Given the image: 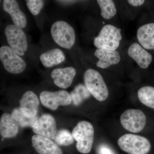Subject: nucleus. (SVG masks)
<instances>
[{
  "instance_id": "ddd939ff",
  "label": "nucleus",
  "mask_w": 154,
  "mask_h": 154,
  "mask_svg": "<svg viewBox=\"0 0 154 154\" xmlns=\"http://www.w3.org/2000/svg\"><path fill=\"white\" fill-rule=\"evenodd\" d=\"M39 100L36 94L28 91L23 94L19 102V108L22 113L28 118L36 117L38 112Z\"/></svg>"
},
{
  "instance_id": "dca6fc26",
  "label": "nucleus",
  "mask_w": 154,
  "mask_h": 154,
  "mask_svg": "<svg viewBox=\"0 0 154 154\" xmlns=\"http://www.w3.org/2000/svg\"><path fill=\"white\" fill-rule=\"evenodd\" d=\"M128 54L142 69L148 67L152 60V56L140 45L134 42L130 46Z\"/></svg>"
},
{
  "instance_id": "4468645a",
  "label": "nucleus",
  "mask_w": 154,
  "mask_h": 154,
  "mask_svg": "<svg viewBox=\"0 0 154 154\" xmlns=\"http://www.w3.org/2000/svg\"><path fill=\"white\" fill-rule=\"evenodd\" d=\"M76 74L74 68L68 67L54 69L51 72V77L56 85L62 89H66L71 85Z\"/></svg>"
},
{
  "instance_id": "0eeeda50",
  "label": "nucleus",
  "mask_w": 154,
  "mask_h": 154,
  "mask_svg": "<svg viewBox=\"0 0 154 154\" xmlns=\"http://www.w3.org/2000/svg\"><path fill=\"white\" fill-rule=\"evenodd\" d=\"M5 34L10 47L20 56L25 54L28 48L27 37L22 28L9 25L5 29Z\"/></svg>"
},
{
  "instance_id": "5701e85b",
  "label": "nucleus",
  "mask_w": 154,
  "mask_h": 154,
  "mask_svg": "<svg viewBox=\"0 0 154 154\" xmlns=\"http://www.w3.org/2000/svg\"><path fill=\"white\" fill-rule=\"evenodd\" d=\"M57 144L67 146L73 143L74 139L71 133L66 129H62L57 132L54 138Z\"/></svg>"
},
{
  "instance_id": "aec40b11",
  "label": "nucleus",
  "mask_w": 154,
  "mask_h": 154,
  "mask_svg": "<svg viewBox=\"0 0 154 154\" xmlns=\"http://www.w3.org/2000/svg\"><path fill=\"white\" fill-rule=\"evenodd\" d=\"M137 96L141 103L154 109V87L145 86L139 90Z\"/></svg>"
},
{
  "instance_id": "20e7f679",
  "label": "nucleus",
  "mask_w": 154,
  "mask_h": 154,
  "mask_svg": "<svg viewBox=\"0 0 154 154\" xmlns=\"http://www.w3.org/2000/svg\"><path fill=\"white\" fill-rule=\"evenodd\" d=\"M51 33L53 40L60 47L71 49L75 41V33L73 28L67 22L58 21L54 23Z\"/></svg>"
},
{
  "instance_id": "412c9836",
  "label": "nucleus",
  "mask_w": 154,
  "mask_h": 154,
  "mask_svg": "<svg viewBox=\"0 0 154 154\" xmlns=\"http://www.w3.org/2000/svg\"><path fill=\"white\" fill-rule=\"evenodd\" d=\"M70 95L74 104L75 105H79L84 100L89 98L91 94L85 86L79 84L75 87Z\"/></svg>"
},
{
  "instance_id": "f3484780",
  "label": "nucleus",
  "mask_w": 154,
  "mask_h": 154,
  "mask_svg": "<svg viewBox=\"0 0 154 154\" xmlns=\"http://www.w3.org/2000/svg\"><path fill=\"white\" fill-rule=\"evenodd\" d=\"M94 55L99 59L96 66L102 69L117 64L120 60V54L116 50L104 49H97Z\"/></svg>"
},
{
  "instance_id": "1a4fd4ad",
  "label": "nucleus",
  "mask_w": 154,
  "mask_h": 154,
  "mask_svg": "<svg viewBox=\"0 0 154 154\" xmlns=\"http://www.w3.org/2000/svg\"><path fill=\"white\" fill-rule=\"evenodd\" d=\"M40 101L45 107L55 110L60 106H68L72 103L70 94L65 91L56 92L42 91L39 96Z\"/></svg>"
},
{
  "instance_id": "423d86ee",
  "label": "nucleus",
  "mask_w": 154,
  "mask_h": 154,
  "mask_svg": "<svg viewBox=\"0 0 154 154\" xmlns=\"http://www.w3.org/2000/svg\"><path fill=\"white\" fill-rule=\"evenodd\" d=\"M0 60L7 72L13 74H19L25 71L26 63L10 46L0 47Z\"/></svg>"
},
{
  "instance_id": "cd10ccee",
  "label": "nucleus",
  "mask_w": 154,
  "mask_h": 154,
  "mask_svg": "<svg viewBox=\"0 0 154 154\" xmlns=\"http://www.w3.org/2000/svg\"><path fill=\"white\" fill-rule=\"evenodd\" d=\"M0 2H1V1H0Z\"/></svg>"
},
{
  "instance_id": "a211bd4d",
  "label": "nucleus",
  "mask_w": 154,
  "mask_h": 154,
  "mask_svg": "<svg viewBox=\"0 0 154 154\" xmlns=\"http://www.w3.org/2000/svg\"><path fill=\"white\" fill-rule=\"evenodd\" d=\"M137 38L144 48L154 49V23H149L140 27L137 31Z\"/></svg>"
},
{
  "instance_id": "39448f33",
  "label": "nucleus",
  "mask_w": 154,
  "mask_h": 154,
  "mask_svg": "<svg viewBox=\"0 0 154 154\" xmlns=\"http://www.w3.org/2000/svg\"><path fill=\"white\" fill-rule=\"evenodd\" d=\"M122 38L121 29L111 25H105L94 39V44L98 49L116 50Z\"/></svg>"
},
{
  "instance_id": "b1692460",
  "label": "nucleus",
  "mask_w": 154,
  "mask_h": 154,
  "mask_svg": "<svg viewBox=\"0 0 154 154\" xmlns=\"http://www.w3.org/2000/svg\"><path fill=\"white\" fill-rule=\"evenodd\" d=\"M11 113L17 119L19 126L22 128L26 127H32L33 123L38 118L36 116L33 118H28L22 113L19 107L14 108Z\"/></svg>"
},
{
  "instance_id": "9b49d317",
  "label": "nucleus",
  "mask_w": 154,
  "mask_h": 154,
  "mask_svg": "<svg viewBox=\"0 0 154 154\" xmlns=\"http://www.w3.org/2000/svg\"><path fill=\"white\" fill-rule=\"evenodd\" d=\"M19 125L11 113H4L0 117V137L2 141L13 138L17 135Z\"/></svg>"
},
{
  "instance_id": "393cba45",
  "label": "nucleus",
  "mask_w": 154,
  "mask_h": 154,
  "mask_svg": "<svg viewBox=\"0 0 154 154\" xmlns=\"http://www.w3.org/2000/svg\"><path fill=\"white\" fill-rule=\"evenodd\" d=\"M26 3L29 11L34 16L40 14L44 6V1L41 0H28Z\"/></svg>"
},
{
  "instance_id": "2eb2a0df",
  "label": "nucleus",
  "mask_w": 154,
  "mask_h": 154,
  "mask_svg": "<svg viewBox=\"0 0 154 154\" xmlns=\"http://www.w3.org/2000/svg\"><path fill=\"white\" fill-rule=\"evenodd\" d=\"M3 10L11 16L14 25L21 28H25L27 24L25 14L19 8L15 0H5L3 2Z\"/></svg>"
},
{
  "instance_id": "9d476101",
  "label": "nucleus",
  "mask_w": 154,
  "mask_h": 154,
  "mask_svg": "<svg viewBox=\"0 0 154 154\" xmlns=\"http://www.w3.org/2000/svg\"><path fill=\"white\" fill-rule=\"evenodd\" d=\"M35 134L54 140L57 132L56 122L55 119L49 114H44L37 118L32 127Z\"/></svg>"
},
{
  "instance_id": "6e6552de",
  "label": "nucleus",
  "mask_w": 154,
  "mask_h": 154,
  "mask_svg": "<svg viewBox=\"0 0 154 154\" xmlns=\"http://www.w3.org/2000/svg\"><path fill=\"white\" fill-rule=\"evenodd\" d=\"M146 117L142 110L129 109L124 111L120 116L122 127L130 132L138 133L144 129L146 123Z\"/></svg>"
},
{
  "instance_id": "bb28decb",
  "label": "nucleus",
  "mask_w": 154,
  "mask_h": 154,
  "mask_svg": "<svg viewBox=\"0 0 154 154\" xmlns=\"http://www.w3.org/2000/svg\"><path fill=\"white\" fill-rule=\"evenodd\" d=\"M128 2L131 5L134 7H138L143 5L145 1L144 0H128Z\"/></svg>"
},
{
  "instance_id": "4be33fe9",
  "label": "nucleus",
  "mask_w": 154,
  "mask_h": 154,
  "mask_svg": "<svg viewBox=\"0 0 154 154\" xmlns=\"http://www.w3.org/2000/svg\"><path fill=\"white\" fill-rule=\"evenodd\" d=\"M101 10V16L106 19H109L116 14V8L113 1L98 0L97 1Z\"/></svg>"
},
{
  "instance_id": "7ed1b4c3",
  "label": "nucleus",
  "mask_w": 154,
  "mask_h": 154,
  "mask_svg": "<svg viewBox=\"0 0 154 154\" xmlns=\"http://www.w3.org/2000/svg\"><path fill=\"white\" fill-rule=\"evenodd\" d=\"M118 144L122 151L128 154H147L151 149L150 142L146 138L131 134L119 138Z\"/></svg>"
},
{
  "instance_id": "f257e3e1",
  "label": "nucleus",
  "mask_w": 154,
  "mask_h": 154,
  "mask_svg": "<svg viewBox=\"0 0 154 154\" xmlns=\"http://www.w3.org/2000/svg\"><path fill=\"white\" fill-rule=\"evenodd\" d=\"M77 141L76 148L81 153L87 154L91 151L94 142V129L91 122L87 121L78 122L72 132Z\"/></svg>"
},
{
  "instance_id": "a878e982",
  "label": "nucleus",
  "mask_w": 154,
  "mask_h": 154,
  "mask_svg": "<svg viewBox=\"0 0 154 154\" xmlns=\"http://www.w3.org/2000/svg\"><path fill=\"white\" fill-rule=\"evenodd\" d=\"M98 153V154H116L110 146L105 144H102L99 146Z\"/></svg>"
},
{
  "instance_id": "f8f14e48",
  "label": "nucleus",
  "mask_w": 154,
  "mask_h": 154,
  "mask_svg": "<svg viewBox=\"0 0 154 154\" xmlns=\"http://www.w3.org/2000/svg\"><path fill=\"white\" fill-rule=\"evenodd\" d=\"M31 141L32 146L39 154H63L57 144L48 138L35 134Z\"/></svg>"
},
{
  "instance_id": "f03ea898",
  "label": "nucleus",
  "mask_w": 154,
  "mask_h": 154,
  "mask_svg": "<svg viewBox=\"0 0 154 154\" xmlns=\"http://www.w3.org/2000/svg\"><path fill=\"white\" fill-rule=\"evenodd\" d=\"M85 86L91 95L100 102L107 99L109 91L102 75L94 69H89L84 74Z\"/></svg>"
},
{
  "instance_id": "6ab92c4d",
  "label": "nucleus",
  "mask_w": 154,
  "mask_h": 154,
  "mask_svg": "<svg viewBox=\"0 0 154 154\" xmlns=\"http://www.w3.org/2000/svg\"><path fill=\"white\" fill-rule=\"evenodd\" d=\"M65 60V56L62 51L54 48L43 53L40 56V60L43 66L51 68L62 63Z\"/></svg>"
}]
</instances>
